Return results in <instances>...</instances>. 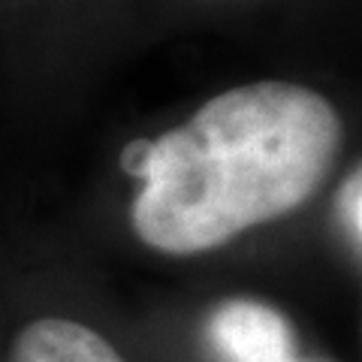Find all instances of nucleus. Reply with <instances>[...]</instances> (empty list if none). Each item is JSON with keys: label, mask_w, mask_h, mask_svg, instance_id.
Listing matches in <instances>:
<instances>
[{"label": "nucleus", "mask_w": 362, "mask_h": 362, "mask_svg": "<svg viewBox=\"0 0 362 362\" xmlns=\"http://www.w3.org/2000/svg\"><path fill=\"white\" fill-rule=\"evenodd\" d=\"M335 106L296 82H251L206 100L185 124L136 145L133 233L194 257L305 206L341 154Z\"/></svg>", "instance_id": "nucleus-1"}, {"label": "nucleus", "mask_w": 362, "mask_h": 362, "mask_svg": "<svg viewBox=\"0 0 362 362\" xmlns=\"http://www.w3.org/2000/svg\"><path fill=\"white\" fill-rule=\"evenodd\" d=\"M209 347L218 362H278L293 354L284 314L254 299H230L209 314Z\"/></svg>", "instance_id": "nucleus-2"}, {"label": "nucleus", "mask_w": 362, "mask_h": 362, "mask_svg": "<svg viewBox=\"0 0 362 362\" xmlns=\"http://www.w3.org/2000/svg\"><path fill=\"white\" fill-rule=\"evenodd\" d=\"M9 362H124V356L82 323L40 317L16 335Z\"/></svg>", "instance_id": "nucleus-3"}, {"label": "nucleus", "mask_w": 362, "mask_h": 362, "mask_svg": "<svg viewBox=\"0 0 362 362\" xmlns=\"http://www.w3.org/2000/svg\"><path fill=\"white\" fill-rule=\"evenodd\" d=\"M354 221H356V226L362 230V187H359V194H356V206H354Z\"/></svg>", "instance_id": "nucleus-4"}, {"label": "nucleus", "mask_w": 362, "mask_h": 362, "mask_svg": "<svg viewBox=\"0 0 362 362\" xmlns=\"http://www.w3.org/2000/svg\"><path fill=\"white\" fill-rule=\"evenodd\" d=\"M281 362H299L296 356H287V359H281Z\"/></svg>", "instance_id": "nucleus-5"}]
</instances>
